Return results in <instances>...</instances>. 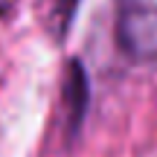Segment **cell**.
Returning <instances> with one entry per match:
<instances>
[{"mask_svg": "<svg viewBox=\"0 0 157 157\" xmlns=\"http://www.w3.org/2000/svg\"><path fill=\"white\" fill-rule=\"evenodd\" d=\"M117 41L128 58L157 64V0H119Z\"/></svg>", "mask_w": 157, "mask_h": 157, "instance_id": "1", "label": "cell"}, {"mask_svg": "<svg viewBox=\"0 0 157 157\" xmlns=\"http://www.w3.org/2000/svg\"><path fill=\"white\" fill-rule=\"evenodd\" d=\"M64 105H67V119H70V125H76L82 122V113H84V108H87V78H84L82 73V64H70L67 67V78H64Z\"/></svg>", "mask_w": 157, "mask_h": 157, "instance_id": "2", "label": "cell"}, {"mask_svg": "<svg viewBox=\"0 0 157 157\" xmlns=\"http://www.w3.org/2000/svg\"><path fill=\"white\" fill-rule=\"evenodd\" d=\"M76 3L78 0H44V26L56 41H61L67 35V26L76 15Z\"/></svg>", "mask_w": 157, "mask_h": 157, "instance_id": "3", "label": "cell"}]
</instances>
